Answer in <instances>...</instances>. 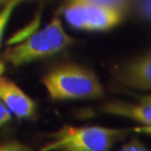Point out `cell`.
Here are the masks:
<instances>
[{
  "mask_svg": "<svg viewBox=\"0 0 151 151\" xmlns=\"http://www.w3.org/2000/svg\"><path fill=\"white\" fill-rule=\"evenodd\" d=\"M42 82L53 100H85L104 95V87L96 74L73 63L55 66Z\"/></svg>",
  "mask_w": 151,
  "mask_h": 151,
  "instance_id": "6da1fadb",
  "label": "cell"
},
{
  "mask_svg": "<svg viewBox=\"0 0 151 151\" xmlns=\"http://www.w3.org/2000/svg\"><path fill=\"white\" fill-rule=\"evenodd\" d=\"M128 129L104 127H70L64 125L48 134L49 140L39 151H110L123 140Z\"/></svg>",
  "mask_w": 151,
  "mask_h": 151,
  "instance_id": "7a4b0ae2",
  "label": "cell"
},
{
  "mask_svg": "<svg viewBox=\"0 0 151 151\" xmlns=\"http://www.w3.org/2000/svg\"><path fill=\"white\" fill-rule=\"evenodd\" d=\"M74 43L75 39L64 30L60 18L55 16L45 27L34 32L26 40L6 49L4 58L19 66L57 54Z\"/></svg>",
  "mask_w": 151,
  "mask_h": 151,
  "instance_id": "3957f363",
  "label": "cell"
},
{
  "mask_svg": "<svg viewBox=\"0 0 151 151\" xmlns=\"http://www.w3.org/2000/svg\"><path fill=\"white\" fill-rule=\"evenodd\" d=\"M127 11L93 0H67L63 8L66 22L82 30L103 32L118 26Z\"/></svg>",
  "mask_w": 151,
  "mask_h": 151,
  "instance_id": "277c9868",
  "label": "cell"
},
{
  "mask_svg": "<svg viewBox=\"0 0 151 151\" xmlns=\"http://www.w3.org/2000/svg\"><path fill=\"white\" fill-rule=\"evenodd\" d=\"M0 100L11 114L19 119H29L35 114L36 105L19 86L0 76Z\"/></svg>",
  "mask_w": 151,
  "mask_h": 151,
  "instance_id": "5b68a950",
  "label": "cell"
},
{
  "mask_svg": "<svg viewBox=\"0 0 151 151\" xmlns=\"http://www.w3.org/2000/svg\"><path fill=\"white\" fill-rule=\"evenodd\" d=\"M118 80L131 88L151 90V52L123 66L118 74Z\"/></svg>",
  "mask_w": 151,
  "mask_h": 151,
  "instance_id": "8992f818",
  "label": "cell"
},
{
  "mask_svg": "<svg viewBox=\"0 0 151 151\" xmlns=\"http://www.w3.org/2000/svg\"><path fill=\"white\" fill-rule=\"evenodd\" d=\"M102 110L106 113L134 120L145 125L151 124V104L143 102L141 100L139 104H132L121 101L109 102L103 105Z\"/></svg>",
  "mask_w": 151,
  "mask_h": 151,
  "instance_id": "52a82bcc",
  "label": "cell"
},
{
  "mask_svg": "<svg viewBox=\"0 0 151 151\" xmlns=\"http://www.w3.org/2000/svg\"><path fill=\"white\" fill-rule=\"evenodd\" d=\"M22 1H24V0H9L8 4L0 11V43H1V38L4 35V32H5L6 25L9 20L12 11L15 9V7L17 5H19Z\"/></svg>",
  "mask_w": 151,
  "mask_h": 151,
  "instance_id": "ba28073f",
  "label": "cell"
},
{
  "mask_svg": "<svg viewBox=\"0 0 151 151\" xmlns=\"http://www.w3.org/2000/svg\"><path fill=\"white\" fill-rule=\"evenodd\" d=\"M137 10L141 17L151 20V0H139L137 5Z\"/></svg>",
  "mask_w": 151,
  "mask_h": 151,
  "instance_id": "9c48e42d",
  "label": "cell"
},
{
  "mask_svg": "<svg viewBox=\"0 0 151 151\" xmlns=\"http://www.w3.org/2000/svg\"><path fill=\"white\" fill-rule=\"evenodd\" d=\"M0 151H34L27 146L19 142H5L0 143Z\"/></svg>",
  "mask_w": 151,
  "mask_h": 151,
  "instance_id": "30bf717a",
  "label": "cell"
},
{
  "mask_svg": "<svg viewBox=\"0 0 151 151\" xmlns=\"http://www.w3.org/2000/svg\"><path fill=\"white\" fill-rule=\"evenodd\" d=\"M118 151H150L148 148L143 146V143L137 139H132L129 143L121 147Z\"/></svg>",
  "mask_w": 151,
  "mask_h": 151,
  "instance_id": "8fae6325",
  "label": "cell"
},
{
  "mask_svg": "<svg viewBox=\"0 0 151 151\" xmlns=\"http://www.w3.org/2000/svg\"><path fill=\"white\" fill-rule=\"evenodd\" d=\"M11 119V113L8 111V109L5 106V104L0 100V127H2Z\"/></svg>",
  "mask_w": 151,
  "mask_h": 151,
  "instance_id": "7c38bea8",
  "label": "cell"
},
{
  "mask_svg": "<svg viewBox=\"0 0 151 151\" xmlns=\"http://www.w3.org/2000/svg\"><path fill=\"white\" fill-rule=\"evenodd\" d=\"M132 131H134L137 133H145V134L151 135V124L145 125V124H141L139 127H135L132 129Z\"/></svg>",
  "mask_w": 151,
  "mask_h": 151,
  "instance_id": "4fadbf2b",
  "label": "cell"
},
{
  "mask_svg": "<svg viewBox=\"0 0 151 151\" xmlns=\"http://www.w3.org/2000/svg\"><path fill=\"white\" fill-rule=\"evenodd\" d=\"M141 101H143V102H147L149 103V104H151V95H148V96H143L140 99Z\"/></svg>",
  "mask_w": 151,
  "mask_h": 151,
  "instance_id": "5bb4252c",
  "label": "cell"
},
{
  "mask_svg": "<svg viewBox=\"0 0 151 151\" xmlns=\"http://www.w3.org/2000/svg\"><path fill=\"white\" fill-rule=\"evenodd\" d=\"M4 70H5V64L0 60V76L2 75V73H4Z\"/></svg>",
  "mask_w": 151,
  "mask_h": 151,
  "instance_id": "9a60e30c",
  "label": "cell"
},
{
  "mask_svg": "<svg viewBox=\"0 0 151 151\" xmlns=\"http://www.w3.org/2000/svg\"><path fill=\"white\" fill-rule=\"evenodd\" d=\"M2 1H5V0H0V2H2Z\"/></svg>",
  "mask_w": 151,
  "mask_h": 151,
  "instance_id": "2e32d148",
  "label": "cell"
}]
</instances>
